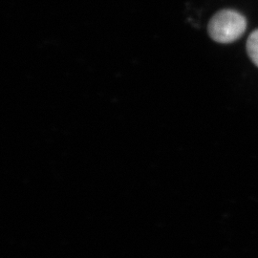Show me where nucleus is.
I'll return each instance as SVG.
<instances>
[{
  "label": "nucleus",
  "mask_w": 258,
  "mask_h": 258,
  "mask_svg": "<svg viewBox=\"0 0 258 258\" xmlns=\"http://www.w3.org/2000/svg\"><path fill=\"white\" fill-rule=\"evenodd\" d=\"M247 28V20L239 12L222 10L210 20L208 31L212 39L218 43H231L243 36Z\"/></svg>",
  "instance_id": "nucleus-1"
},
{
  "label": "nucleus",
  "mask_w": 258,
  "mask_h": 258,
  "mask_svg": "<svg viewBox=\"0 0 258 258\" xmlns=\"http://www.w3.org/2000/svg\"><path fill=\"white\" fill-rule=\"evenodd\" d=\"M247 52L251 61L258 67V29L249 35L247 41Z\"/></svg>",
  "instance_id": "nucleus-2"
}]
</instances>
